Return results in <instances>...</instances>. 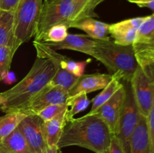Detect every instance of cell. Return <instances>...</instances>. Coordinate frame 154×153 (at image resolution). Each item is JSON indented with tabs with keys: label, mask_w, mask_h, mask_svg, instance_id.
<instances>
[{
	"label": "cell",
	"mask_w": 154,
	"mask_h": 153,
	"mask_svg": "<svg viewBox=\"0 0 154 153\" xmlns=\"http://www.w3.org/2000/svg\"><path fill=\"white\" fill-rule=\"evenodd\" d=\"M112 135L99 113H87L66 123L57 146L60 149L77 146L95 153H108Z\"/></svg>",
	"instance_id": "obj_1"
},
{
	"label": "cell",
	"mask_w": 154,
	"mask_h": 153,
	"mask_svg": "<svg viewBox=\"0 0 154 153\" xmlns=\"http://www.w3.org/2000/svg\"><path fill=\"white\" fill-rule=\"evenodd\" d=\"M57 69V65L51 60L37 57L22 80L10 89L1 92L5 99L1 110L5 113L18 112L49 83Z\"/></svg>",
	"instance_id": "obj_2"
},
{
	"label": "cell",
	"mask_w": 154,
	"mask_h": 153,
	"mask_svg": "<svg viewBox=\"0 0 154 153\" xmlns=\"http://www.w3.org/2000/svg\"><path fill=\"white\" fill-rule=\"evenodd\" d=\"M93 58L102 62L110 75L130 82L139 66L132 45L123 46L113 40H96Z\"/></svg>",
	"instance_id": "obj_3"
},
{
	"label": "cell",
	"mask_w": 154,
	"mask_h": 153,
	"mask_svg": "<svg viewBox=\"0 0 154 153\" xmlns=\"http://www.w3.org/2000/svg\"><path fill=\"white\" fill-rule=\"evenodd\" d=\"M73 16V0H45L36 26L35 40L40 41L44 34L54 26L65 24L70 28Z\"/></svg>",
	"instance_id": "obj_4"
},
{
	"label": "cell",
	"mask_w": 154,
	"mask_h": 153,
	"mask_svg": "<svg viewBox=\"0 0 154 153\" xmlns=\"http://www.w3.org/2000/svg\"><path fill=\"white\" fill-rule=\"evenodd\" d=\"M43 0H20L15 10L14 38L18 48L34 37Z\"/></svg>",
	"instance_id": "obj_5"
},
{
	"label": "cell",
	"mask_w": 154,
	"mask_h": 153,
	"mask_svg": "<svg viewBox=\"0 0 154 153\" xmlns=\"http://www.w3.org/2000/svg\"><path fill=\"white\" fill-rule=\"evenodd\" d=\"M124 82L126 97L115 136L120 141L124 153H130L131 138L141 115L135 102L130 82Z\"/></svg>",
	"instance_id": "obj_6"
},
{
	"label": "cell",
	"mask_w": 154,
	"mask_h": 153,
	"mask_svg": "<svg viewBox=\"0 0 154 153\" xmlns=\"http://www.w3.org/2000/svg\"><path fill=\"white\" fill-rule=\"evenodd\" d=\"M69 97L67 90L60 86L51 85L49 82L18 112L26 115H36L48 106L66 104Z\"/></svg>",
	"instance_id": "obj_7"
},
{
	"label": "cell",
	"mask_w": 154,
	"mask_h": 153,
	"mask_svg": "<svg viewBox=\"0 0 154 153\" xmlns=\"http://www.w3.org/2000/svg\"><path fill=\"white\" fill-rule=\"evenodd\" d=\"M132 93L141 116L147 117L153 101L154 87L141 66H138L130 81Z\"/></svg>",
	"instance_id": "obj_8"
},
{
	"label": "cell",
	"mask_w": 154,
	"mask_h": 153,
	"mask_svg": "<svg viewBox=\"0 0 154 153\" xmlns=\"http://www.w3.org/2000/svg\"><path fill=\"white\" fill-rule=\"evenodd\" d=\"M43 122L38 115H28L17 126L33 153H43L48 147L44 134Z\"/></svg>",
	"instance_id": "obj_9"
},
{
	"label": "cell",
	"mask_w": 154,
	"mask_h": 153,
	"mask_svg": "<svg viewBox=\"0 0 154 153\" xmlns=\"http://www.w3.org/2000/svg\"><path fill=\"white\" fill-rule=\"evenodd\" d=\"M33 46H35L36 50L37 57L51 60L57 65V68L64 69L75 76H82L85 70L86 66L90 62V60L84 62L74 61L66 56L57 52L56 50L50 47L46 43L44 42L34 40Z\"/></svg>",
	"instance_id": "obj_10"
},
{
	"label": "cell",
	"mask_w": 154,
	"mask_h": 153,
	"mask_svg": "<svg viewBox=\"0 0 154 153\" xmlns=\"http://www.w3.org/2000/svg\"><path fill=\"white\" fill-rule=\"evenodd\" d=\"M125 97L126 88L123 83L120 88L113 94L112 97L107 100L96 112L100 115L114 135L116 134L118 128L119 119L124 103Z\"/></svg>",
	"instance_id": "obj_11"
},
{
	"label": "cell",
	"mask_w": 154,
	"mask_h": 153,
	"mask_svg": "<svg viewBox=\"0 0 154 153\" xmlns=\"http://www.w3.org/2000/svg\"><path fill=\"white\" fill-rule=\"evenodd\" d=\"M147 16L131 18L110 24L109 34L113 41L123 46L133 45L138 29Z\"/></svg>",
	"instance_id": "obj_12"
},
{
	"label": "cell",
	"mask_w": 154,
	"mask_h": 153,
	"mask_svg": "<svg viewBox=\"0 0 154 153\" xmlns=\"http://www.w3.org/2000/svg\"><path fill=\"white\" fill-rule=\"evenodd\" d=\"M112 75L106 74H83L79 76L76 83L69 90V97L74 96L80 92L87 94L97 90L103 89L112 80Z\"/></svg>",
	"instance_id": "obj_13"
},
{
	"label": "cell",
	"mask_w": 154,
	"mask_h": 153,
	"mask_svg": "<svg viewBox=\"0 0 154 153\" xmlns=\"http://www.w3.org/2000/svg\"><path fill=\"white\" fill-rule=\"evenodd\" d=\"M96 40L91 39L87 35L76 34H68L67 37L59 43H46L47 45L54 49L57 50H72L78 51L87 55L93 56Z\"/></svg>",
	"instance_id": "obj_14"
},
{
	"label": "cell",
	"mask_w": 154,
	"mask_h": 153,
	"mask_svg": "<svg viewBox=\"0 0 154 153\" xmlns=\"http://www.w3.org/2000/svg\"><path fill=\"white\" fill-rule=\"evenodd\" d=\"M15 14L0 9V46H11L17 50L14 38Z\"/></svg>",
	"instance_id": "obj_15"
},
{
	"label": "cell",
	"mask_w": 154,
	"mask_h": 153,
	"mask_svg": "<svg viewBox=\"0 0 154 153\" xmlns=\"http://www.w3.org/2000/svg\"><path fill=\"white\" fill-rule=\"evenodd\" d=\"M110 24L96 20L93 18H86L76 23L73 24L71 28H76L83 30L88 37L96 40H110Z\"/></svg>",
	"instance_id": "obj_16"
},
{
	"label": "cell",
	"mask_w": 154,
	"mask_h": 153,
	"mask_svg": "<svg viewBox=\"0 0 154 153\" xmlns=\"http://www.w3.org/2000/svg\"><path fill=\"white\" fill-rule=\"evenodd\" d=\"M130 153H151L150 138L147 126V118L141 116L132 134L130 142Z\"/></svg>",
	"instance_id": "obj_17"
},
{
	"label": "cell",
	"mask_w": 154,
	"mask_h": 153,
	"mask_svg": "<svg viewBox=\"0 0 154 153\" xmlns=\"http://www.w3.org/2000/svg\"><path fill=\"white\" fill-rule=\"evenodd\" d=\"M67 110L62 112L52 119L44 121L43 129L48 146H57L63 129L66 124V113Z\"/></svg>",
	"instance_id": "obj_18"
},
{
	"label": "cell",
	"mask_w": 154,
	"mask_h": 153,
	"mask_svg": "<svg viewBox=\"0 0 154 153\" xmlns=\"http://www.w3.org/2000/svg\"><path fill=\"white\" fill-rule=\"evenodd\" d=\"M0 153H33L23 135L17 128L0 142Z\"/></svg>",
	"instance_id": "obj_19"
},
{
	"label": "cell",
	"mask_w": 154,
	"mask_h": 153,
	"mask_svg": "<svg viewBox=\"0 0 154 153\" xmlns=\"http://www.w3.org/2000/svg\"><path fill=\"white\" fill-rule=\"evenodd\" d=\"M113 78L111 82L102 89V91L99 94L93 99V104L89 114L96 113L98 110L107 101L109 100L113 94L120 88L123 83H121V79L117 75H112Z\"/></svg>",
	"instance_id": "obj_20"
},
{
	"label": "cell",
	"mask_w": 154,
	"mask_h": 153,
	"mask_svg": "<svg viewBox=\"0 0 154 153\" xmlns=\"http://www.w3.org/2000/svg\"><path fill=\"white\" fill-rule=\"evenodd\" d=\"M27 116L20 112H11L0 117V142L12 133Z\"/></svg>",
	"instance_id": "obj_21"
},
{
	"label": "cell",
	"mask_w": 154,
	"mask_h": 153,
	"mask_svg": "<svg viewBox=\"0 0 154 153\" xmlns=\"http://www.w3.org/2000/svg\"><path fill=\"white\" fill-rule=\"evenodd\" d=\"M66 104L69 107H71L66 113V122H69L73 119L75 115L87 109L90 104V100L87 97V93L80 92L75 95L69 97Z\"/></svg>",
	"instance_id": "obj_22"
},
{
	"label": "cell",
	"mask_w": 154,
	"mask_h": 153,
	"mask_svg": "<svg viewBox=\"0 0 154 153\" xmlns=\"http://www.w3.org/2000/svg\"><path fill=\"white\" fill-rule=\"evenodd\" d=\"M154 40V14L147 16L138 29L133 44H145Z\"/></svg>",
	"instance_id": "obj_23"
},
{
	"label": "cell",
	"mask_w": 154,
	"mask_h": 153,
	"mask_svg": "<svg viewBox=\"0 0 154 153\" xmlns=\"http://www.w3.org/2000/svg\"><path fill=\"white\" fill-rule=\"evenodd\" d=\"M78 78L79 76H75L64 69L57 68L55 74L50 81V83L54 86H60L69 92L76 83Z\"/></svg>",
	"instance_id": "obj_24"
},
{
	"label": "cell",
	"mask_w": 154,
	"mask_h": 153,
	"mask_svg": "<svg viewBox=\"0 0 154 153\" xmlns=\"http://www.w3.org/2000/svg\"><path fill=\"white\" fill-rule=\"evenodd\" d=\"M135 56L141 67L154 61V40L145 44H133Z\"/></svg>",
	"instance_id": "obj_25"
},
{
	"label": "cell",
	"mask_w": 154,
	"mask_h": 153,
	"mask_svg": "<svg viewBox=\"0 0 154 153\" xmlns=\"http://www.w3.org/2000/svg\"><path fill=\"white\" fill-rule=\"evenodd\" d=\"M68 26L59 24L50 28L41 38V42L44 43H59L61 42L68 35Z\"/></svg>",
	"instance_id": "obj_26"
},
{
	"label": "cell",
	"mask_w": 154,
	"mask_h": 153,
	"mask_svg": "<svg viewBox=\"0 0 154 153\" xmlns=\"http://www.w3.org/2000/svg\"><path fill=\"white\" fill-rule=\"evenodd\" d=\"M16 51L11 46H0V77L2 79L3 76L10 71L12 58Z\"/></svg>",
	"instance_id": "obj_27"
},
{
	"label": "cell",
	"mask_w": 154,
	"mask_h": 153,
	"mask_svg": "<svg viewBox=\"0 0 154 153\" xmlns=\"http://www.w3.org/2000/svg\"><path fill=\"white\" fill-rule=\"evenodd\" d=\"M69 110L67 104H54L48 106L39 111L36 115L38 116L43 121L52 119L55 118L62 112Z\"/></svg>",
	"instance_id": "obj_28"
},
{
	"label": "cell",
	"mask_w": 154,
	"mask_h": 153,
	"mask_svg": "<svg viewBox=\"0 0 154 153\" xmlns=\"http://www.w3.org/2000/svg\"><path fill=\"white\" fill-rule=\"evenodd\" d=\"M89 2H90V0H73L74 16L71 26L73 24L84 19V14H85Z\"/></svg>",
	"instance_id": "obj_29"
},
{
	"label": "cell",
	"mask_w": 154,
	"mask_h": 153,
	"mask_svg": "<svg viewBox=\"0 0 154 153\" xmlns=\"http://www.w3.org/2000/svg\"><path fill=\"white\" fill-rule=\"evenodd\" d=\"M146 118H147V130H148L150 146H151V153H154V94L153 104Z\"/></svg>",
	"instance_id": "obj_30"
},
{
	"label": "cell",
	"mask_w": 154,
	"mask_h": 153,
	"mask_svg": "<svg viewBox=\"0 0 154 153\" xmlns=\"http://www.w3.org/2000/svg\"><path fill=\"white\" fill-rule=\"evenodd\" d=\"M103 1L104 0H90V2H89L85 14H84V19L91 17L93 18V16H97L95 13V8Z\"/></svg>",
	"instance_id": "obj_31"
},
{
	"label": "cell",
	"mask_w": 154,
	"mask_h": 153,
	"mask_svg": "<svg viewBox=\"0 0 154 153\" xmlns=\"http://www.w3.org/2000/svg\"><path fill=\"white\" fill-rule=\"evenodd\" d=\"M108 153H124L120 141L117 139V136L114 134L111 136V143H110Z\"/></svg>",
	"instance_id": "obj_32"
},
{
	"label": "cell",
	"mask_w": 154,
	"mask_h": 153,
	"mask_svg": "<svg viewBox=\"0 0 154 153\" xmlns=\"http://www.w3.org/2000/svg\"><path fill=\"white\" fill-rule=\"evenodd\" d=\"M20 0H1L0 9L9 11H15Z\"/></svg>",
	"instance_id": "obj_33"
},
{
	"label": "cell",
	"mask_w": 154,
	"mask_h": 153,
	"mask_svg": "<svg viewBox=\"0 0 154 153\" xmlns=\"http://www.w3.org/2000/svg\"><path fill=\"white\" fill-rule=\"evenodd\" d=\"M141 68L144 70V74L154 87V61L143 66V67H141Z\"/></svg>",
	"instance_id": "obj_34"
},
{
	"label": "cell",
	"mask_w": 154,
	"mask_h": 153,
	"mask_svg": "<svg viewBox=\"0 0 154 153\" xmlns=\"http://www.w3.org/2000/svg\"><path fill=\"white\" fill-rule=\"evenodd\" d=\"M2 80L6 84H11L16 81V76H15L14 74L10 70V71H8L6 74L3 76Z\"/></svg>",
	"instance_id": "obj_35"
},
{
	"label": "cell",
	"mask_w": 154,
	"mask_h": 153,
	"mask_svg": "<svg viewBox=\"0 0 154 153\" xmlns=\"http://www.w3.org/2000/svg\"><path fill=\"white\" fill-rule=\"evenodd\" d=\"M60 148L57 146H48L43 153H59Z\"/></svg>",
	"instance_id": "obj_36"
},
{
	"label": "cell",
	"mask_w": 154,
	"mask_h": 153,
	"mask_svg": "<svg viewBox=\"0 0 154 153\" xmlns=\"http://www.w3.org/2000/svg\"><path fill=\"white\" fill-rule=\"evenodd\" d=\"M139 7L141 8H148L151 9L152 10L154 11V2H147V3H144V4H138Z\"/></svg>",
	"instance_id": "obj_37"
},
{
	"label": "cell",
	"mask_w": 154,
	"mask_h": 153,
	"mask_svg": "<svg viewBox=\"0 0 154 153\" xmlns=\"http://www.w3.org/2000/svg\"><path fill=\"white\" fill-rule=\"evenodd\" d=\"M129 2L131 3H135L136 4H144V3L150 2H154V0H128Z\"/></svg>",
	"instance_id": "obj_38"
},
{
	"label": "cell",
	"mask_w": 154,
	"mask_h": 153,
	"mask_svg": "<svg viewBox=\"0 0 154 153\" xmlns=\"http://www.w3.org/2000/svg\"><path fill=\"white\" fill-rule=\"evenodd\" d=\"M5 102V99L4 98V97H3V96L1 94V93H0V106H1V109L2 105L4 104Z\"/></svg>",
	"instance_id": "obj_39"
},
{
	"label": "cell",
	"mask_w": 154,
	"mask_h": 153,
	"mask_svg": "<svg viewBox=\"0 0 154 153\" xmlns=\"http://www.w3.org/2000/svg\"><path fill=\"white\" fill-rule=\"evenodd\" d=\"M1 81H2V80H1V77H0V82H1Z\"/></svg>",
	"instance_id": "obj_40"
},
{
	"label": "cell",
	"mask_w": 154,
	"mask_h": 153,
	"mask_svg": "<svg viewBox=\"0 0 154 153\" xmlns=\"http://www.w3.org/2000/svg\"><path fill=\"white\" fill-rule=\"evenodd\" d=\"M0 110H1V106H0Z\"/></svg>",
	"instance_id": "obj_41"
},
{
	"label": "cell",
	"mask_w": 154,
	"mask_h": 153,
	"mask_svg": "<svg viewBox=\"0 0 154 153\" xmlns=\"http://www.w3.org/2000/svg\"><path fill=\"white\" fill-rule=\"evenodd\" d=\"M0 2H1V0H0Z\"/></svg>",
	"instance_id": "obj_42"
}]
</instances>
